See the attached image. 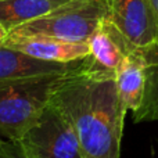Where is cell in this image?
I'll list each match as a JSON object with an SVG mask.
<instances>
[{"instance_id": "8992f818", "label": "cell", "mask_w": 158, "mask_h": 158, "mask_svg": "<svg viewBox=\"0 0 158 158\" xmlns=\"http://www.w3.org/2000/svg\"><path fill=\"white\" fill-rule=\"evenodd\" d=\"M0 46L13 49L36 60L61 64H71L83 60L89 54L87 42H67L40 35L18 36L7 33Z\"/></svg>"}, {"instance_id": "6da1fadb", "label": "cell", "mask_w": 158, "mask_h": 158, "mask_svg": "<svg viewBox=\"0 0 158 158\" xmlns=\"http://www.w3.org/2000/svg\"><path fill=\"white\" fill-rule=\"evenodd\" d=\"M50 103L74 128L83 158H119L126 111L114 74L93 71L82 60L56 83Z\"/></svg>"}, {"instance_id": "7c38bea8", "label": "cell", "mask_w": 158, "mask_h": 158, "mask_svg": "<svg viewBox=\"0 0 158 158\" xmlns=\"http://www.w3.org/2000/svg\"><path fill=\"white\" fill-rule=\"evenodd\" d=\"M0 158H28L19 142L0 140Z\"/></svg>"}, {"instance_id": "5b68a950", "label": "cell", "mask_w": 158, "mask_h": 158, "mask_svg": "<svg viewBox=\"0 0 158 158\" xmlns=\"http://www.w3.org/2000/svg\"><path fill=\"white\" fill-rule=\"evenodd\" d=\"M107 17L133 49L158 40V19L150 0H110Z\"/></svg>"}, {"instance_id": "ba28073f", "label": "cell", "mask_w": 158, "mask_h": 158, "mask_svg": "<svg viewBox=\"0 0 158 158\" xmlns=\"http://www.w3.org/2000/svg\"><path fill=\"white\" fill-rule=\"evenodd\" d=\"M75 63L61 64L42 61L28 57V56L15 52L13 49L0 46V85L24 78L64 74V72L69 71L75 65Z\"/></svg>"}, {"instance_id": "9c48e42d", "label": "cell", "mask_w": 158, "mask_h": 158, "mask_svg": "<svg viewBox=\"0 0 158 158\" xmlns=\"http://www.w3.org/2000/svg\"><path fill=\"white\" fill-rule=\"evenodd\" d=\"M115 86L125 111L135 112L142 106L146 86L144 60L139 49L131 52L114 74Z\"/></svg>"}, {"instance_id": "52a82bcc", "label": "cell", "mask_w": 158, "mask_h": 158, "mask_svg": "<svg viewBox=\"0 0 158 158\" xmlns=\"http://www.w3.org/2000/svg\"><path fill=\"white\" fill-rule=\"evenodd\" d=\"M87 44L89 54L82 60L83 65L93 71L107 74H115L123 58L136 50L126 42L108 17H104L98 22L97 28L87 40Z\"/></svg>"}, {"instance_id": "5bb4252c", "label": "cell", "mask_w": 158, "mask_h": 158, "mask_svg": "<svg viewBox=\"0 0 158 158\" xmlns=\"http://www.w3.org/2000/svg\"><path fill=\"white\" fill-rule=\"evenodd\" d=\"M150 2H151V6H153L154 13H156V17L158 19V0H150Z\"/></svg>"}, {"instance_id": "4fadbf2b", "label": "cell", "mask_w": 158, "mask_h": 158, "mask_svg": "<svg viewBox=\"0 0 158 158\" xmlns=\"http://www.w3.org/2000/svg\"><path fill=\"white\" fill-rule=\"evenodd\" d=\"M7 33H8V32H7V29H6V28L3 27L2 24H0V44H2V43H3V40L6 39Z\"/></svg>"}, {"instance_id": "30bf717a", "label": "cell", "mask_w": 158, "mask_h": 158, "mask_svg": "<svg viewBox=\"0 0 158 158\" xmlns=\"http://www.w3.org/2000/svg\"><path fill=\"white\" fill-rule=\"evenodd\" d=\"M144 60L146 86L142 106L133 114V122H156L158 121V40L139 49Z\"/></svg>"}, {"instance_id": "8fae6325", "label": "cell", "mask_w": 158, "mask_h": 158, "mask_svg": "<svg viewBox=\"0 0 158 158\" xmlns=\"http://www.w3.org/2000/svg\"><path fill=\"white\" fill-rule=\"evenodd\" d=\"M68 0H0V24L7 32L46 15Z\"/></svg>"}, {"instance_id": "3957f363", "label": "cell", "mask_w": 158, "mask_h": 158, "mask_svg": "<svg viewBox=\"0 0 158 158\" xmlns=\"http://www.w3.org/2000/svg\"><path fill=\"white\" fill-rule=\"evenodd\" d=\"M110 0H68L46 15L29 21L10 35L49 36L67 42H87L98 22L108 15Z\"/></svg>"}, {"instance_id": "7a4b0ae2", "label": "cell", "mask_w": 158, "mask_h": 158, "mask_svg": "<svg viewBox=\"0 0 158 158\" xmlns=\"http://www.w3.org/2000/svg\"><path fill=\"white\" fill-rule=\"evenodd\" d=\"M61 75L24 78L0 85V140L19 142L25 136L50 103Z\"/></svg>"}, {"instance_id": "277c9868", "label": "cell", "mask_w": 158, "mask_h": 158, "mask_svg": "<svg viewBox=\"0 0 158 158\" xmlns=\"http://www.w3.org/2000/svg\"><path fill=\"white\" fill-rule=\"evenodd\" d=\"M19 144L28 158H83L74 128L52 103L46 106Z\"/></svg>"}]
</instances>
